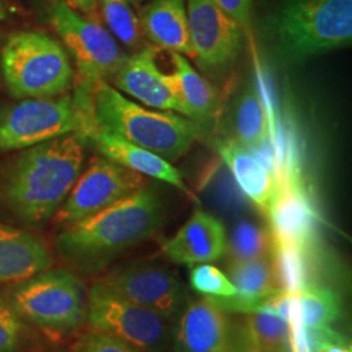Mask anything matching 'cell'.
Returning a JSON list of instances; mask_svg holds the SVG:
<instances>
[{"label": "cell", "instance_id": "6da1fadb", "mask_svg": "<svg viewBox=\"0 0 352 352\" xmlns=\"http://www.w3.org/2000/svg\"><path fill=\"white\" fill-rule=\"evenodd\" d=\"M164 218L160 195L146 186L98 213L65 225L56 238V250L76 270L94 274L122 253L151 239Z\"/></svg>", "mask_w": 352, "mask_h": 352}, {"label": "cell", "instance_id": "7a4b0ae2", "mask_svg": "<svg viewBox=\"0 0 352 352\" xmlns=\"http://www.w3.org/2000/svg\"><path fill=\"white\" fill-rule=\"evenodd\" d=\"M84 141L81 135L69 133L23 153L1 186V197L10 210L30 225L54 217L80 176Z\"/></svg>", "mask_w": 352, "mask_h": 352}, {"label": "cell", "instance_id": "3957f363", "mask_svg": "<svg viewBox=\"0 0 352 352\" xmlns=\"http://www.w3.org/2000/svg\"><path fill=\"white\" fill-rule=\"evenodd\" d=\"M94 126L174 162L188 153L199 138V126L188 118L149 110L128 100L106 81H97L90 91Z\"/></svg>", "mask_w": 352, "mask_h": 352}, {"label": "cell", "instance_id": "277c9868", "mask_svg": "<svg viewBox=\"0 0 352 352\" xmlns=\"http://www.w3.org/2000/svg\"><path fill=\"white\" fill-rule=\"evenodd\" d=\"M270 30L292 59L350 46L352 0H285L270 20Z\"/></svg>", "mask_w": 352, "mask_h": 352}, {"label": "cell", "instance_id": "5b68a950", "mask_svg": "<svg viewBox=\"0 0 352 352\" xmlns=\"http://www.w3.org/2000/svg\"><path fill=\"white\" fill-rule=\"evenodd\" d=\"M1 71L19 98L58 97L72 82L74 69L62 45L42 32H19L1 50Z\"/></svg>", "mask_w": 352, "mask_h": 352}, {"label": "cell", "instance_id": "8992f818", "mask_svg": "<svg viewBox=\"0 0 352 352\" xmlns=\"http://www.w3.org/2000/svg\"><path fill=\"white\" fill-rule=\"evenodd\" d=\"M93 126L90 93L28 100L0 116V151L28 149L69 133L85 139Z\"/></svg>", "mask_w": 352, "mask_h": 352}, {"label": "cell", "instance_id": "52a82bcc", "mask_svg": "<svg viewBox=\"0 0 352 352\" xmlns=\"http://www.w3.org/2000/svg\"><path fill=\"white\" fill-rule=\"evenodd\" d=\"M10 302L23 320L58 334L76 330L85 317V289L64 269H47L13 286Z\"/></svg>", "mask_w": 352, "mask_h": 352}, {"label": "cell", "instance_id": "ba28073f", "mask_svg": "<svg viewBox=\"0 0 352 352\" xmlns=\"http://www.w3.org/2000/svg\"><path fill=\"white\" fill-rule=\"evenodd\" d=\"M85 317L93 331L123 340L142 352H167L173 327L164 316L113 294L100 282L89 291Z\"/></svg>", "mask_w": 352, "mask_h": 352}, {"label": "cell", "instance_id": "9c48e42d", "mask_svg": "<svg viewBox=\"0 0 352 352\" xmlns=\"http://www.w3.org/2000/svg\"><path fill=\"white\" fill-rule=\"evenodd\" d=\"M51 23L90 87L97 81H104L106 77H113L126 60V55L109 30L82 17L63 0L54 1Z\"/></svg>", "mask_w": 352, "mask_h": 352}, {"label": "cell", "instance_id": "30bf717a", "mask_svg": "<svg viewBox=\"0 0 352 352\" xmlns=\"http://www.w3.org/2000/svg\"><path fill=\"white\" fill-rule=\"evenodd\" d=\"M145 187V176L109 158L97 157L76 180L68 197L54 215L55 222L63 226L74 223Z\"/></svg>", "mask_w": 352, "mask_h": 352}, {"label": "cell", "instance_id": "8fae6325", "mask_svg": "<svg viewBox=\"0 0 352 352\" xmlns=\"http://www.w3.org/2000/svg\"><path fill=\"white\" fill-rule=\"evenodd\" d=\"M100 283L113 294L174 322L188 296L180 280L164 266L135 263L113 269Z\"/></svg>", "mask_w": 352, "mask_h": 352}, {"label": "cell", "instance_id": "7c38bea8", "mask_svg": "<svg viewBox=\"0 0 352 352\" xmlns=\"http://www.w3.org/2000/svg\"><path fill=\"white\" fill-rule=\"evenodd\" d=\"M195 60L205 71L222 69L241 50L244 30L214 0H186Z\"/></svg>", "mask_w": 352, "mask_h": 352}, {"label": "cell", "instance_id": "4fadbf2b", "mask_svg": "<svg viewBox=\"0 0 352 352\" xmlns=\"http://www.w3.org/2000/svg\"><path fill=\"white\" fill-rule=\"evenodd\" d=\"M113 77L119 91L126 93L144 106L182 115L173 80L157 65L155 47L146 46L126 58Z\"/></svg>", "mask_w": 352, "mask_h": 352}, {"label": "cell", "instance_id": "5bb4252c", "mask_svg": "<svg viewBox=\"0 0 352 352\" xmlns=\"http://www.w3.org/2000/svg\"><path fill=\"white\" fill-rule=\"evenodd\" d=\"M266 217L270 223L272 243L316 245L320 217L316 213L300 174L289 176L280 184L277 201Z\"/></svg>", "mask_w": 352, "mask_h": 352}, {"label": "cell", "instance_id": "9a60e30c", "mask_svg": "<svg viewBox=\"0 0 352 352\" xmlns=\"http://www.w3.org/2000/svg\"><path fill=\"white\" fill-rule=\"evenodd\" d=\"M228 340L226 315L208 296L187 302L171 331V346L175 352H225Z\"/></svg>", "mask_w": 352, "mask_h": 352}, {"label": "cell", "instance_id": "2e32d148", "mask_svg": "<svg viewBox=\"0 0 352 352\" xmlns=\"http://www.w3.org/2000/svg\"><path fill=\"white\" fill-rule=\"evenodd\" d=\"M226 252L225 227L212 214L201 210H196L162 245V253L174 264H206L217 261Z\"/></svg>", "mask_w": 352, "mask_h": 352}, {"label": "cell", "instance_id": "e0dca14e", "mask_svg": "<svg viewBox=\"0 0 352 352\" xmlns=\"http://www.w3.org/2000/svg\"><path fill=\"white\" fill-rule=\"evenodd\" d=\"M85 139L93 141L96 148L101 151L104 158L122 164L123 167L129 168L131 171H135L140 175L161 180L195 199L180 171L170 161L164 160V157L135 144H131L109 132H103L96 126L90 128Z\"/></svg>", "mask_w": 352, "mask_h": 352}, {"label": "cell", "instance_id": "ac0fdd59", "mask_svg": "<svg viewBox=\"0 0 352 352\" xmlns=\"http://www.w3.org/2000/svg\"><path fill=\"white\" fill-rule=\"evenodd\" d=\"M144 37L155 47L193 59L186 0H151L139 13Z\"/></svg>", "mask_w": 352, "mask_h": 352}, {"label": "cell", "instance_id": "d6986e66", "mask_svg": "<svg viewBox=\"0 0 352 352\" xmlns=\"http://www.w3.org/2000/svg\"><path fill=\"white\" fill-rule=\"evenodd\" d=\"M218 153L243 193L267 215L280 193L277 176L273 175L251 151L234 140L219 142Z\"/></svg>", "mask_w": 352, "mask_h": 352}, {"label": "cell", "instance_id": "ffe728a7", "mask_svg": "<svg viewBox=\"0 0 352 352\" xmlns=\"http://www.w3.org/2000/svg\"><path fill=\"white\" fill-rule=\"evenodd\" d=\"M51 263L43 240L0 222V285L36 276L50 269Z\"/></svg>", "mask_w": 352, "mask_h": 352}, {"label": "cell", "instance_id": "44dd1931", "mask_svg": "<svg viewBox=\"0 0 352 352\" xmlns=\"http://www.w3.org/2000/svg\"><path fill=\"white\" fill-rule=\"evenodd\" d=\"M174 72L170 75L176 96L182 106V115L192 122H206L217 109L215 89L188 62L187 56L170 52Z\"/></svg>", "mask_w": 352, "mask_h": 352}, {"label": "cell", "instance_id": "7402d4cb", "mask_svg": "<svg viewBox=\"0 0 352 352\" xmlns=\"http://www.w3.org/2000/svg\"><path fill=\"white\" fill-rule=\"evenodd\" d=\"M316 245L272 243V266L278 287L283 292L298 294L311 283Z\"/></svg>", "mask_w": 352, "mask_h": 352}, {"label": "cell", "instance_id": "603a6c76", "mask_svg": "<svg viewBox=\"0 0 352 352\" xmlns=\"http://www.w3.org/2000/svg\"><path fill=\"white\" fill-rule=\"evenodd\" d=\"M227 277L235 286L236 294L244 299L267 305L270 298L279 292L272 261L266 257L231 261L227 267Z\"/></svg>", "mask_w": 352, "mask_h": 352}, {"label": "cell", "instance_id": "cb8c5ba5", "mask_svg": "<svg viewBox=\"0 0 352 352\" xmlns=\"http://www.w3.org/2000/svg\"><path fill=\"white\" fill-rule=\"evenodd\" d=\"M240 338L264 352H289V324L267 305L250 314L238 331Z\"/></svg>", "mask_w": 352, "mask_h": 352}, {"label": "cell", "instance_id": "d4e9b609", "mask_svg": "<svg viewBox=\"0 0 352 352\" xmlns=\"http://www.w3.org/2000/svg\"><path fill=\"white\" fill-rule=\"evenodd\" d=\"M234 141L247 149L269 140L267 115L256 89L248 88L240 96L234 115Z\"/></svg>", "mask_w": 352, "mask_h": 352}, {"label": "cell", "instance_id": "484cf974", "mask_svg": "<svg viewBox=\"0 0 352 352\" xmlns=\"http://www.w3.org/2000/svg\"><path fill=\"white\" fill-rule=\"evenodd\" d=\"M304 327H329L340 318L342 307L336 291L308 285L298 294Z\"/></svg>", "mask_w": 352, "mask_h": 352}, {"label": "cell", "instance_id": "4316f807", "mask_svg": "<svg viewBox=\"0 0 352 352\" xmlns=\"http://www.w3.org/2000/svg\"><path fill=\"white\" fill-rule=\"evenodd\" d=\"M272 241L264 228L251 221H239L227 238V251L232 261L261 258L270 252Z\"/></svg>", "mask_w": 352, "mask_h": 352}, {"label": "cell", "instance_id": "83f0119b", "mask_svg": "<svg viewBox=\"0 0 352 352\" xmlns=\"http://www.w3.org/2000/svg\"><path fill=\"white\" fill-rule=\"evenodd\" d=\"M102 13L113 37L123 45L136 47L142 43L144 34L140 28L139 17L126 0H101Z\"/></svg>", "mask_w": 352, "mask_h": 352}, {"label": "cell", "instance_id": "f1b7e54d", "mask_svg": "<svg viewBox=\"0 0 352 352\" xmlns=\"http://www.w3.org/2000/svg\"><path fill=\"white\" fill-rule=\"evenodd\" d=\"M190 287L206 296H231L236 294L235 286L226 274L212 264H197L189 274Z\"/></svg>", "mask_w": 352, "mask_h": 352}, {"label": "cell", "instance_id": "f546056e", "mask_svg": "<svg viewBox=\"0 0 352 352\" xmlns=\"http://www.w3.org/2000/svg\"><path fill=\"white\" fill-rule=\"evenodd\" d=\"M24 340V322L12 304L0 298V352H19Z\"/></svg>", "mask_w": 352, "mask_h": 352}, {"label": "cell", "instance_id": "4dcf8cb0", "mask_svg": "<svg viewBox=\"0 0 352 352\" xmlns=\"http://www.w3.org/2000/svg\"><path fill=\"white\" fill-rule=\"evenodd\" d=\"M76 352H142L113 336L90 331L81 337Z\"/></svg>", "mask_w": 352, "mask_h": 352}, {"label": "cell", "instance_id": "1f68e13d", "mask_svg": "<svg viewBox=\"0 0 352 352\" xmlns=\"http://www.w3.org/2000/svg\"><path fill=\"white\" fill-rule=\"evenodd\" d=\"M214 3L236 21L244 32L251 26L252 0H214Z\"/></svg>", "mask_w": 352, "mask_h": 352}, {"label": "cell", "instance_id": "d6a6232c", "mask_svg": "<svg viewBox=\"0 0 352 352\" xmlns=\"http://www.w3.org/2000/svg\"><path fill=\"white\" fill-rule=\"evenodd\" d=\"M71 8H74L78 13H85L91 16L96 13L98 0H63Z\"/></svg>", "mask_w": 352, "mask_h": 352}, {"label": "cell", "instance_id": "836d02e7", "mask_svg": "<svg viewBox=\"0 0 352 352\" xmlns=\"http://www.w3.org/2000/svg\"><path fill=\"white\" fill-rule=\"evenodd\" d=\"M226 350L230 352H264L261 350H258L257 347L252 346L248 342L240 338L239 336L234 340V342L231 340H228L227 343Z\"/></svg>", "mask_w": 352, "mask_h": 352}, {"label": "cell", "instance_id": "e575fe53", "mask_svg": "<svg viewBox=\"0 0 352 352\" xmlns=\"http://www.w3.org/2000/svg\"><path fill=\"white\" fill-rule=\"evenodd\" d=\"M316 352H351V347L346 340L342 342H329L322 344Z\"/></svg>", "mask_w": 352, "mask_h": 352}, {"label": "cell", "instance_id": "d590c367", "mask_svg": "<svg viewBox=\"0 0 352 352\" xmlns=\"http://www.w3.org/2000/svg\"><path fill=\"white\" fill-rule=\"evenodd\" d=\"M126 3L129 6H135V7H139L140 4L142 3V0H126Z\"/></svg>", "mask_w": 352, "mask_h": 352}, {"label": "cell", "instance_id": "8d00e7d4", "mask_svg": "<svg viewBox=\"0 0 352 352\" xmlns=\"http://www.w3.org/2000/svg\"><path fill=\"white\" fill-rule=\"evenodd\" d=\"M4 17V12H3V10H1V7H0V19H3Z\"/></svg>", "mask_w": 352, "mask_h": 352}]
</instances>
